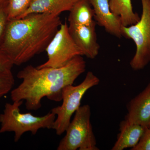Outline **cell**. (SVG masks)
Listing matches in <instances>:
<instances>
[{
	"mask_svg": "<svg viewBox=\"0 0 150 150\" xmlns=\"http://www.w3.org/2000/svg\"><path fill=\"white\" fill-rule=\"evenodd\" d=\"M131 150H150V127L145 128V131L136 146Z\"/></svg>",
	"mask_w": 150,
	"mask_h": 150,
	"instance_id": "ac0fdd59",
	"label": "cell"
},
{
	"mask_svg": "<svg viewBox=\"0 0 150 150\" xmlns=\"http://www.w3.org/2000/svg\"><path fill=\"white\" fill-rule=\"evenodd\" d=\"M9 0H0V46L2 43L9 20Z\"/></svg>",
	"mask_w": 150,
	"mask_h": 150,
	"instance_id": "e0dca14e",
	"label": "cell"
},
{
	"mask_svg": "<svg viewBox=\"0 0 150 150\" xmlns=\"http://www.w3.org/2000/svg\"><path fill=\"white\" fill-rule=\"evenodd\" d=\"M62 24L59 16L49 13L10 20L0 48L13 65L21 66L45 51Z\"/></svg>",
	"mask_w": 150,
	"mask_h": 150,
	"instance_id": "7a4b0ae2",
	"label": "cell"
},
{
	"mask_svg": "<svg viewBox=\"0 0 150 150\" xmlns=\"http://www.w3.org/2000/svg\"><path fill=\"white\" fill-rule=\"evenodd\" d=\"M86 69V61L80 55L59 68L28 65L18 73L17 78L22 81L11 91V99L13 102L25 100V108L30 110L40 109L43 98L60 102L63 88L73 84Z\"/></svg>",
	"mask_w": 150,
	"mask_h": 150,
	"instance_id": "6da1fadb",
	"label": "cell"
},
{
	"mask_svg": "<svg viewBox=\"0 0 150 150\" xmlns=\"http://www.w3.org/2000/svg\"><path fill=\"white\" fill-rule=\"evenodd\" d=\"M13 66L8 57L0 48V70L11 69Z\"/></svg>",
	"mask_w": 150,
	"mask_h": 150,
	"instance_id": "d6986e66",
	"label": "cell"
},
{
	"mask_svg": "<svg viewBox=\"0 0 150 150\" xmlns=\"http://www.w3.org/2000/svg\"><path fill=\"white\" fill-rule=\"evenodd\" d=\"M23 100L6 103L3 113L0 114V134L14 133V142H17L26 132L35 135L40 129H52L56 115L50 112L42 116H35L30 112L22 113L20 107Z\"/></svg>",
	"mask_w": 150,
	"mask_h": 150,
	"instance_id": "3957f363",
	"label": "cell"
},
{
	"mask_svg": "<svg viewBox=\"0 0 150 150\" xmlns=\"http://www.w3.org/2000/svg\"><path fill=\"white\" fill-rule=\"evenodd\" d=\"M31 0H9V20L16 19L21 17L29 7Z\"/></svg>",
	"mask_w": 150,
	"mask_h": 150,
	"instance_id": "9a60e30c",
	"label": "cell"
},
{
	"mask_svg": "<svg viewBox=\"0 0 150 150\" xmlns=\"http://www.w3.org/2000/svg\"><path fill=\"white\" fill-rule=\"evenodd\" d=\"M149 127H150V126H149Z\"/></svg>",
	"mask_w": 150,
	"mask_h": 150,
	"instance_id": "ffe728a7",
	"label": "cell"
},
{
	"mask_svg": "<svg viewBox=\"0 0 150 150\" xmlns=\"http://www.w3.org/2000/svg\"><path fill=\"white\" fill-rule=\"evenodd\" d=\"M91 109L88 104L82 105L76 112L59 142L57 150H99L91 122Z\"/></svg>",
	"mask_w": 150,
	"mask_h": 150,
	"instance_id": "5b68a950",
	"label": "cell"
},
{
	"mask_svg": "<svg viewBox=\"0 0 150 150\" xmlns=\"http://www.w3.org/2000/svg\"><path fill=\"white\" fill-rule=\"evenodd\" d=\"M110 10L119 17L123 26L136 24L140 20L139 16L133 10L131 0H109Z\"/></svg>",
	"mask_w": 150,
	"mask_h": 150,
	"instance_id": "5bb4252c",
	"label": "cell"
},
{
	"mask_svg": "<svg viewBox=\"0 0 150 150\" xmlns=\"http://www.w3.org/2000/svg\"><path fill=\"white\" fill-rule=\"evenodd\" d=\"M125 120L130 124H138L145 128L150 124V82L143 91L129 101Z\"/></svg>",
	"mask_w": 150,
	"mask_h": 150,
	"instance_id": "9c48e42d",
	"label": "cell"
},
{
	"mask_svg": "<svg viewBox=\"0 0 150 150\" xmlns=\"http://www.w3.org/2000/svg\"><path fill=\"white\" fill-rule=\"evenodd\" d=\"M94 11V18L100 26L115 37H123L121 20L110 10L109 0H88Z\"/></svg>",
	"mask_w": 150,
	"mask_h": 150,
	"instance_id": "30bf717a",
	"label": "cell"
},
{
	"mask_svg": "<svg viewBox=\"0 0 150 150\" xmlns=\"http://www.w3.org/2000/svg\"><path fill=\"white\" fill-rule=\"evenodd\" d=\"M79 0H31L28 8L20 18L31 13H49L60 15L69 11Z\"/></svg>",
	"mask_w": 150,
	"mask_h": 150,
	"instance_id": "7c38bea8",
	"label": "cell"
},
{
	"mask_svg": "<svg viewBox=\"0 0 150 150\" xmlns=\"http://www.w3.org/2000/svg\"><path fill=\"white\" fill-rule=\"evenodd\" d=\"M48 60L38 68H59L77 56H83L70 35L67 22L62 23L46 48Z\"/></svg>",
	"mask_w": 150,
	"mask_h": 150,
	"instance_id": "52a82bcc",
	"label": "cell"
},
{
	"mask_svg": "<svg viewBox=\"0 0 150 150\" xmlns=\"http://www.w3.org/2000/svg\"><path fill=\"white\" fill-rule=\"evenodd\" d=\"M142 16L136 24L122 26L123 37L131 39L136 46L130 65L134 71L144 69L150 63V0H141Z\"/></svg>",
	"mask_w": 150,
	"mask_h": 150,
	"instance_id": "8992f818",
	"label": "cell"
},
{
	"mask_svg": "<svg viewBox=\"0 0 150 150\" xmlns=\"http://www.w3.org/2000/svg\"><path fill=\"white\" fill-rule=\"evenodd\" d=\"M100 81L99 78L92 72L88 71L79 84L69 85L63 88L62 104L52 108L51 111L56 115L52 129L55 130L58 136H61L66 131L72 116L81 106V101L86 93L99 84Z\"/></svg>",
	"mask_w": 150,
	"mask_h": 150,
	"instance_id": "277c9868",
	"label": "cell"
},
{
	"mask_svg": "<svg viewBox=\"0 0 150 150\" xmlns=\"http://www.w3.org/2000/svg\"><path fill=\"white\" fill-rule=\"evenodd\" d=\"M145 127L130 124L124 119L119 124V133L112 150L132 149L137 146L145 131Z\"/></svg>",
	"mask_w": 150,
	"mask_h": 150,
	"instance_id": "8fae6325",
	"label": "cell"
},
{
	"mask_svg": "<svg viewBox=\"0 0 150 150\" xmlns=\"http://www.w3.org/2000/svg\"><path fill=\"white\" fill-rule=\"evenodd\" d=\"M14 84L11 69L0 70V98L11 91Z\"/></svg>",
	"mask_w": 150,
	"mask_h": 150,
	"instance_id": "2e32d148",
	"label": "cell"
},
{
	"mask_svg": "<svg viewBox=\"0 0 150 150\" xmlns=\"http://www.w3.org/2000/svg\"><path fill=\"white\" fill-rule=\"evenodd\" d=\"M69 24L89 25L94 21V11L88 0H79L69 11Z\"/></svg>",
	"mask_w": 150,
	"mask_h": 150,
	"instance_id": "4fadbf2b",
	"label": "cell"
},
{
	"mask_svg": "<svg viewBox=\"0 0 150 150\" xmlns=\"http://www.w3.org/2000/svg\"><path fill=\"white\" fill-rule=\"evenodd\" d=\"M95 21L89 25H69L70 35L83 56L94 59L98 55L100 46L98 43Z\"/></svg>",
	"mask_w": 150,
	"mask_h": 150,
	"instance_id": "ba28073f",
	"label": "cell"
}]
</instances>
